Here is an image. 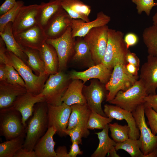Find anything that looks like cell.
<instances>
[{"instance_id": "20", "label": "cell", "mask_w": 157, "mask_h": 157, "mask_svg": "<svg viewBox=\"0 0 157 157\" xmlns=\"http://www.w3.org/2000/svg\"><path fill=\"white\" fill-rule=\"evenodd\" d=\"M112 72V70L101 63L83 71H71L69 75L72 79L81 80L84 84L89 79H97L105 85L109 81Z\"/></svg>"}, {"instance_id": "50", "label": "cell", "mask_w": 157, "mask_h": 157, "mask_svg": "<svg viewBox=\"0 0 157 157\" xmlns=\"http://www.w3.org/2000/svg\"><path fill=\"white\" fill-rule=\"evenodd\" d=\"M126 69L128 72L131 74L138 76V72L139 70L136 66L132 64L127 63L125 65Z\"/></svg>"}, {"instance_id": "6", "label": "cell", "mask_w": 157, "mask_h": 157, "mask_svg": "<svg viewBox=\"0 0 157 157\" xmlns=\"http://www.w3.org/2000/svg\"><path fill=\"white\" fill-rule=\"evenodd\" d=\"M147 95L144 86L139 79L127 90L119 91L108 102L132 113L143 104L144 98Z\"/></svg>"}, {"instance_id": "11", "label": "cell", "mask_w": 157, "mask_h": 157, "mask_svg": "<svg viewBox=\"0 0 157 157\" xmlns=\"http://www.w3.org/2000/svg\"><path fill=\"white\" fill-rule=\"evenodd\" d=\"M71 111V106L63 102L57 106L48 104V128H54L56 133L60 137L66 135L64 131L67 128Z\"/></svg>"}, {"instance_id": "35", "label": "cell", "mask_w": 157, "mask_h": 157, "mask_svg": "<svg viewBox=\"0 0 157 157\" xmlns=\"http://www.w3.org/2000/svg\"><path fill=\"white\" fill-rule=\"evenodd\" d=\"M108 126L110 136L116 142H123L129 138L130 128L128 124L122 125L115 122L110 123Z\"/></svg>"}, {"instance_id": "52", "label": "cell", "mask_w": 157, "mask_h": 157, "mask_svg": "<svg viewBox=\"0 0 157 157\" xmlns=\"http://www.w3.org/2000/svg\"><path fill=\"white\" fill-rule=\"evenodd\" d=\"M152 20L153 25L157 27V12L152 17Z\"/></svg>"}, {"instance_id": "31", "label": "cell", "mask_w": 157, "mask_h": 157, "mask_svg": "<svg viewBox=\"0 0 157 157\" xmlns=\"http://www.w3.org/2000/svg\"><path fill=\"white\" fill-rule=\"evenodd\" d=\"M26 131L19 136L0 144V157H14L17 151L22 148Z\"/></svg>"}, {"instance_id": "18", "label": "cell", "mask_w": 157, "mask_h": 157, "mask_svg": "<svg viewBox=\"0 0 157 157\" xmlns=\"http://www.w3.org/2000/svg\"><path fill=\"white\" fill-rule=\"evenodd\" d=\"M103 110L107 117L113 120H125L130 128L129 138L133 139H139V130L132 113L117 106L108 104L104 105Z\"/></svg>"}, {"instance_id": "47", "label": "cell", "mask_w": 157, "mask_h": 157, "mask_svg": "<svg viewBox=\"0 0 157 157\" xmlns=\"http://www.w3.org/2000/svg\"><path fill=\"white\" fill-rule=\"evenodd\" d=\"M79 144L76 141L72 142L69 151L68 152L69 157H76L78 155L83 154V152L80 150Z\"/></svg>"}, {"instance_id": "29", "label": "cell", "mask_w": 157, "mask_h": 157, "mask_svg": "<svg viewBox=\"0 0 157 157\" xmlns=\"http://www.w3.org/2000/svg\"><path fill=\"white\" fill-rule=\"evenodd\" d=\"M37 16L38 24L44 28L52 17L62 8L61 0H50L41 2Z\"/></svg>"}, {"instance_id": "27", "label": "cell", "mask_w": 157, "mask_h": 157, "mask_svg": "<svg viewBox=\"0 0 157 157\" xmlns=\"http://www.w3.org/2000/svg\"><path fill=\"white\" fill-rule=\"evenodd\" d=\"M12 22H9L5 26L2 32H0V37L4 42L7 51L11 52L26 62L28 57L22 47L16 40L12 29Z\"/></svg>"}, {"instance_id": "26", "label": "cell", "mask_w": 157, "mask_h": 157, "mask_svg": "<svg viewBox=\"0 0 157 157\" xmlns=\"http://www.w3.org/2000/svg\"><path fill=\"white\" fill-rule=\"evenodd\" d=\"M83 38L78 37L76 40L74 52L72 58L74 62L89 68L95 64L89 48Z\"/></svg>"}, {"instance_id": "40", "label": "cell", "mask_w": 157, "mask_h": 157, "mask_svg": "<svg viewBox=\"0 0 157 157\" xmlns=\"http://www.w3.org/2000/svg\"><path fill=\"white\" fill-rule=\"evenodd\" d=\"M136 6V9L138 14L141 15L144 12L149 16L153 7L157 6V3H155L154 0H131Z\"/></svg>"}, {"instance_id": "46", "label": "cell", "mask_w": 157, "mask_h": 157, "mask_svg": "<svg viewBox=\"0 0 157 157\" xmlns=\"http://www.w3.org/2000/svg\"><path fill=\"white\" fill-rule=\"evenodd\" d=\"M16 0H5L0 7V16L12 8L16 3Z\"/></svg>"}, {"instance_id": "33", "label": "cell", "mask_w": 157, "mask_h": 157, "mask_svg": "<svg viewBox=\"0 0 157 157\" xmlns=\"http://www.w3.org/2000/svg\"><path fill=\"white\" fill-rule=\"evenodd\" d=\"M142 35L148 55L157 57V27L153 25L146 28Z\"/></svg>"}, {"instance_id": "49", "label": "cell", "mask_w": 157, "mask_h": 157, "mask_svg": "<svg viewBox=\"0 0 157 157\" xmlns=\"http://www.w3.org/2000/svg\"><path fill=\"white\" fill-rule=\"evenodd\" d=\"M57 157H69L66 146H60L55 151Z\"/></svg>"}, {"instance_id": "28", "label": "cell", "mask_w": 157, "mask_h": 157, "mask_svg": "<svg viewBox=\"0 0 157 157\" xmlns=\"http://www.w3.org/2000/svg\"><path fill=\"white\" fill-rule=\"evenodd\" d=\"M39 51L44 63L46 73L50 75L58 72V58L54 48L45 42Z\"/></svg>"}, {"instance_id": "41", "label": "cell", "mask_w": 157, "mask_h": 157, "mask_svg": "<svg viewBox=\"0 0 157 157\" xmlns=\"http://www.w3.org/2000/svg\"><path fill=\"white\" fill-rule=\"evenodd\" d=\"M144 111L151 132L156 135L157 134V113L150 108H145Z\"/></svg>"}, {"instance_id": "21", "label": "cell", "mask_w": 157, "mask_h": 157, "mask_svg": "<svg viewBox=\"0 0 157 157\" xmlns=\"http://www.w3.org/2000/svg\"><path fill=\"white\" fill-rule=\"evenodd\" d=\"M27 92L25 87L6 81L0 83V109L11 106L17 99Z\"/></svg>"}, {"instance_id": "54", "label": "cell", "mask_w": 157, "mask_h": 157, "mask_svg": "<svg viewBox=\"0 0 157 157\" xmlns=\"http://www.w3.org/2000/svg\"></svg>"}, {"instance_id": "1", "label": "cell", "mask_w": 157, "mask_h": 157, "mask_svg": "<svg viewBox=\"0 0 157 157\" xmlns=\"http://www.w3.org/2000/svg\"><path fill=\"white\" fill-rule=\"evenodd\" d=\"M47 104L42 102L36 104L33 115L26 129V137L23 148L33 151L36 144L48 129Z\"/></svg>"}, {"instance_id": "51", "label": "cell", "mask_w": 157, "mask_h": 157, "mask_svg": "<svg viewBox=\"0 0 157 157\" xmlns=\"http://www.w3.org/2000/svg\"><path fill=\"white\" fill-rule=\"evenodd\" d=\"M7 78V72L6 65L0 64V81H6Z\"/></svg>"}, {"instance_id": "12", "label": "cell", "mask_w": 157, "mask_h": 157, "mask_svg": "<svg viewBox=\"0 0 157 157\" xmlns=\"http://www.w3.org/2000/svg\"><path fill=\"white\" fill-rule=\"evenodd\" d=\"M104 85L98 79H93L89 85H84L83 93L87 105L92 111L106 116L102 107V103L106 100L108 94Z\"/></svg>"}, {"instance_id": "10", "label": "cell", "mask_w": 157, "mask_h": 157, "mask_svg": "<svg viewBox=\"0 0 157 157\" xmlns=\"http://www.w3.org/2000/svg\"><path fill=\"white\" fill-rule=\"evenodd\" d=\"M143 104L132 113L140 131V149L145 157L157 148V135H154L146 122Z\"/></svg>"}, {"instance_id": "24", "label": "cell", "mask_w": 157, "mask_h": 157, "mask_svg": "<svg viewBox=\"0 0 157 157\" xmlns=\"http://www.w3.org/2000/svg\"><path fill=\"white\" fill-rule=\"evenodd\" d=\"M63 8L72 19H80L90 21L88 16L90 13V6L80 0H61Z\"/></svg>"}, {"instance_id": "53", "label": "cell", "mask_w": 157, "mask_h": 157, "mask_svg": "<svg viewBox=\"0 0 157 157\" xmlns=\"http://www.w3.org/2000/svg\"></svg>"}, {"instance_id": "38", "label": "cell", "mask_w": 157, "mask_h": 157, "mask_svg": "<svg viewBox=\"0 0 157 157\" xmlns=\"http://www.w3.org/2000/svg\"><path fill=\"white\" fill-rule=\"evenodd\" d=\"M22 0L17 1L15 5L11 9L0 17V32H2L5 26L8 23L14 21L20 9L24 5Z\"/></svg>"}, {"instance_id": "44", "label": "cell", "mask_w": 157, "mask_h": 157, "mask_svg": "<svg viewBox=\"0 0 157 157\" xmlns=\"http://www.w3.org/2000/svg\"><path fill=\"white\" fill-rule=\"evenodd\" d=\"M7 51L5 44L0 37V63L5 65H9V60L6 53Z\"/></svg>"}, {"instance_id": "15", "label": "cell", "mask_w": 157, "mask_h": 157, "mask_svg": "<svg viewBox=\"0 0 157 157\" xmlns=\"http://www.w3.org/2000/svg\"><path fill=\"white\" fill-rule=\"evenodd\" d=\"M14 36L22 47L39 51L47 39L44 28L38 24Z\"/></svg>"}, {"instance_id": "37", "label": "cell", "mask_w": 157, "mask_h": 157, "mask_svg": "<svg viewBox=\"0 0 157 157\" xmlns=\"http://www.w3.org/2000/svg\"><path fill=\"white\" fill-rule=\"evenodd\" d=\"M89 130L87 125L80 124L70 129H66L64 132L66 135L69 136L72 142L76 141L81 144L82 138H87L89 135Z\"/></svg>"}, {"instance_id": "16", "label": "cell", "mask_w": 157, "mask_h": 157, "mask_svg": "<svg viewBox=\"0 0 157 157\" xmlns=\"http://www.w3.org/2000/svg\"><path fill=\"white\" fill-rule=\"evenodd\" d=\"M72 19L62 8L52 17L44 28L47 39H56L61 36L71 26Z\"/></svg>"}, {"instance_id": "22", "label": "cell", "mask_w": 157, "mask_h": 157, "mask_svg": "<svg viewBox=\"0 0 157 157\" xmlns=\"http://www.w3.org/2000/svg\"><path fill=\"white\" fill-rule=\"evenodd\" d=\"M100 132H96L99 140L97 147L91 155V157H105L107 154L108 156L119 157L116 152L115 146L116 142L108 135L109 128L107 125Z\"/></svg>"}, {"instance_id": "19", "label": "cell", "mask_w": 157, "mask_h": 157, "mask_svg": "<svg viewBox=\"0 0 157 157\" xmlns=\"http://www.w3.org/2000/svg\"><path fill=\"white\" fill-rule=\"evenodd\" d=\"M110 20V17L102 11L98 13L96 18L92 21L72 19L71 24L72 36L74 38L83 37L93 28L107 25Z\"/></svg>"}, {"instance_id": "25", "label": "cell", "mask_w": 157, "mask_h": 157, "mask_svg": "<svg viewBox=\"0 0 157 157\" xmlns=\"http://www.w3.org/2000/svg\"><path fill=\"white\" fill-rule=\"evenodd\" d=\"M84 85L81 80L72 79L62 97V102L70 106L74 104H87L83 93Z\"/></svg>"}, {"instance_id": "36", "label": "cell", "mask_w": 157, "mask_h": 157, "mask_svg": "<svg viewBox=\"0 0 157 157\" xmlns=\"http://www.w3.org/2000/svg\"><path fill=\"white\" fill-rule=\"evenodd\" d=\"M113 120L108 117L102 116L94 111H91L87 126L89 129H103Z\"/></svg>"}, {"instance_id": "39", "label": "cell", "mask_w": 157, "mask_h": 157, "mask_svg": "<svg viewBox=\"0 0 157 157\" xmlns=\"http://www.w3.org/2000/svg\"><path fill=\"white\" fill-rule=\"evenodd\" d=\"M6 68L7 72L6 82L11 84L19 85L25 87L26 85L24 80L12 65H6Z\"/></svg>"}, {"instance_id": "13", "label": "cell", "mask_w": 157, "mask_h": 157, "mask_svg": "<svg viewBox=\"0 0 157 157\" xmlns=\"http://www.w3.org/2000/svg\"><path fill=\"white\" fill-rule=\"evenodd\" d=\"M40 7V4H37L22 7L12 23L14 35L38 24L37 16Z\"/></svg>"}, {"instance_id": "8", "label": "cell", "mask_w": 157, "mask_h": 157, "mask_svg": "<svg viewBox=\"0 0 157 157\" xmlns=\"http://www.w3.org/2000/svg\"><path fill=\"white\" fill-rule=\"evenodd\" d=\"M109 28L107 25L93 28L83 37L95 65L102 62L108 42Z\"/></svg>"}, {"instance_id": "23", "label": "cell", "mask_w": 157, "mask_h": 157, "mask_svg": "<svg viewBox=\"0 0 157 157\" xmlns=\"http://www.w3.org/2000/svg\"><path fill=\"white\" fill-rule=\"evenodd\" d=\"M56 130L53 127L48 128L44 135L38 140L34 148L36 157H57L54 147L53 137Z\"/></svg>"}, {"instance_id": "17", "label": "cell", "mask_w": 157, "mask_h": 157, "mask_svg": "<svg viewBox=\"0 0 157 157\" xmlns=\"http://www.w3.org/2000/svg\"><path fill=\"white\" fill-rule=\"evenodd\" d=\"M140 79L143 83L147 95L156 94L157 89V57L148 55L142 65Z\"/></svg>"}, {"instance_id": "2", "label": "cell", "mask_w": 157, "mask_h": 157, "mask_svg": "<svg viewBox=\"0 0 157 157\" xmlns=\"http://www.w3.org/2000/svg\"><path fill=\"white\" fill-rule=\"evenodd\" d=\"M124 33L122 31L109 28L108 39L102 63L112 70L119 61L126 64V56L129 50L124 40Z\"/></svg>"}, {"instance_id": "30", "label": "cell", "mask_w": 157, "mask_h": 157, "mask_svg": "<svg viewBox=\"0 0 157 157\" xmlns=\"http://www.w3.org/2000/svg\"><path fill=\"white\" fill-rule=\"evenodd\" d=\"M72 111L67 130H69L80 124L87 125L91 112L87 104H77L70 106Z\"/></svg>"}, {"instance_id": "3", "label": "cell", "mask_w": 157, "mask_h": 157, "mask_svg": "<svg viewBox=\"0 0 157 157\" xmlns=\"http://www.w3.org/2000/svg\"><path fill=\"white\" fill-rule=\"evenodd\" d=\"M6 53L9 64L12 65L24 80L27 92L37 94L41 93L49 75H37L21 59L7 51Z\"/></svg>"}, {"instance_id": "7", "label": "cell", "mask_w": 157, "mask_h": 157, "mask_svg": "<svg viewBox=\"0 0 157 157\" xmlns=\"http://www.w3.org/2000/svg\"><path fill=\"white\" fill-rule=\"evenodd\" d=\"M26 128L18 111L10 107L0 109V135L6 140L22 134L26 131Z\"/></svg>"}, {"instance_id": "34", "label": "cell", "mask_w": 157, "mask_h": 157, "mask_svg": "<svg viewBox=\"0 0 157 157\" xmlns=\"http://www.w3.org/2000/svg\"><path fill=\"white\" fill-rule=\"evenodd\" d=\"M141 143L139 139L130 138L122 142L116 143L115 148L116 151L123 149L132 157H145L140 149Z\"/></svg>"}, {"instance_id": "45", "label": "cell", "mask_w": 157, "mask_h": 157, "mask_svg": "<svg viewBox=\"0 0 157 157\" xmlns=\"http://www.w3.org/2000/svg\"><path fill=\"white\" fill-rule=\"evenodd\" d=\"M126 60L127 63L133 65L139 69L140 60L135 53L129 50L126 56Z\"/></svg>"}, {"instance_id": "14", "label": "cell", "mask_w": 157, "mask_h": 157, "mask_svg": "<svg viewBox=\"0 0 157 157\" xmlns=\"http://www.w3.org/2000/svg\"><path fill=\"white\" fill-rule=\"evenodd\" d=\"M44 101L45 98L42 93L36 94L27 91L19 97L10 107L20 113L22 123L26 127V121L33 115L35 105Z\"/></svg>"}, {"instance_id": "42", "label": "cell", "mask_w": 157, "mask_h": 157, "mask_svg": "<svg viewBox=\"0 0 157 157\" xmlns=\"http://www.w3.org/2000/svg\"><path fill=\"white\" fill-rule=\"evenodd\" d=\"M143 105L144 108H151L157 113V94L146 96L144 98Z\"/></svg>"}, {"instance_id": "48", "label": "cell", "mask_w": 157, "mask_h": 157, "mask_svg": "<svg viewBox=\"0 0 157 157\" xmlns=\"http://www.w3.org/2000/svg\"><path fill=\"white\" fill-rule=\"evenodd\" d=\"M14 157H36L34 151H29L23 147L19 149Z\"/></svg>"}, {"instance_id": "5", "label": "cell", "mask_w": 157, "mask_h": 157, "mask_svg": "<svg viewBox=\"0 0 157 157\" xmlns=\"http://www.w3.org/2000/svg\"><path fill=\"white\" fill-rule=\"evenodd\" d=\"M72 80L69 74L64 71L50 75L41 92L47 104L54 106L61 104L62 97Z\"/></svg>"}, {"instance_id": "43", "label": "cell", "mask_w": 157, "mask_h": 157, "mask_svg": "<svg viewBox=\"0 0 157 157\" xmlns=\"http://www.w3.org/2000/svg\"><path fill=\"white\" fill-rule=\"evenodd\" d=\"M124 40L128 49L131 47L136 45L139 41L138 35L132 32H129L124 36Z\"/></svg>"}, {"instance_id": "9", "label": "cell", "mask_w": 157, "mask_h": 157, "mask_svg": "<svg viewBox=\"0 0 157 157\" xmlns=\"http://www.w3.org/2000/svg\"><path fill=\"white\" fill-rule=\"evenodd\" d=\"M71 26L65 33L56 39H47L46 42L51 45L56 51L58 58V71H64L68 62L74 54L76 41L72 36Z\"/></svg>"}, {"instance_id": "4", "label": "cell", "mask_w": 157, "mask_h": 157, "mask_svg": "<svg viewBox=\"0 0 157 157\" xmlns=\"http://www.w3.org/2000/svg\"><path fill=\"white\" fill-rule=\"evenodd\" d=\"M126 64L119 61L114 66L109 80L105 85L106 89L108 92L106 101L112 100L119 91L127 90L138 80V76L132 75L128 72Z\"/></svg>"}, {"instance_id": "32", "label": "cell", "mask_w": 157, "mask_h": 157, "mask_svg": "<svg viewBox=\"0 0 157 157\" xmlns=\"http://www.w3.org/2000/svg\"><path fill=\"white\" fill-rule=\"evenodd\" d=\"M22 48L28 57L26 62L27 65L38 75L48 74L46 72L44 64L39 51L29 48Z\"/></svg>"}]
</instances>
